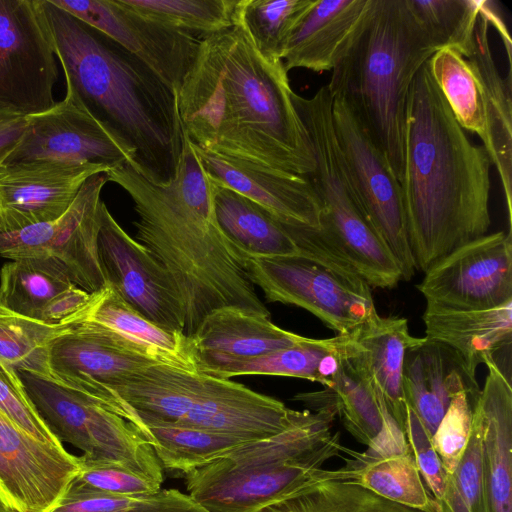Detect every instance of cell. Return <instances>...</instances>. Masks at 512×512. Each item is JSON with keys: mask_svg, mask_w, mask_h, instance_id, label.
Wrapping results in <instances>:
<instances>
[{"mask_svg": "<svg viewBox=\"0 0 512 512\" xmlns=\"http://www.w3.org/2000/svg\"><path fill=\"white\" fill-rule=\"evenodd\" d=\"M282 60L263 57L242 25L200 37L178 91L185 136L211 153L297 175L315 167Z\"/></svg>", "mask_w": 512, "mask_h": 512, "instance_id": "1", "label": "cell"}, {"mask_svg": "<svg viewBox=\"0 0 512 512\" xmlns=\"http://www.w3.org/2000/svg\"><path fill=\"white\" fill-rule=\"evenodd\" d=\"M491 166L455 120L427 61L408 92L399 179L416 270L488 234Z\"/></svg>", "mask_w": 512, "mask_h": 512, "instance_id": "2", "label": "cell"}, {"mask_svg": "<svg viewBox=\"0 0 512 512\" xmlns=\"http://www.w3.org/2000/svg\"><path fill=\"white\" fill-rule=\"evenodd\" d=\"M38 3L66 92L114 138L136 172L170 184L185 142L177 92L99 30L51 0Z\"/></svg>", "mask_w": 512, "mask_h": 512, "instance_id": "3", "label": "cell"}, {"mask_svg": "<svg viewBox=\"0 0 512 512\" xmlns=\"http://www.w3.org/2000/svg\"><path fill=\"white\" fill-rule=\"evenodd\" d=\"M106 174L133 200L135 239L172 280L183 305L186 336L223 307L270 316L244 270V255L218 225L212 187L156 185L127 162Z\"/></svg>", "mask_w": 512, "mask_h": 512, "instance_id": "4", "label": "cell"}, {"mask_svg": "<svg viewBox=\"0 0 512 512\" xmlns=\"http://www.w3.org/2000/svg\"><path fill=\"white\" fill-rule=\"evenodd\" d=\"M333 404L300 411L285 430L249 441L188 473L189 496L208 512H259L303 487L323 480H348L344 467L323 464L344 446L332 433Z\"/></svg>", "mask_w": 512, "mask_h": 512, "instance_id": "5", "label": "cell"}, {"mask_svg": "<svg viewBox=\"0 0 512 512\" xmlns=\"http://www.w3.org/2000/svg\"><path fill=\"white\" fill-rule=\"evenodd\" d=\"M436 51L405 0H374L326 85L333 98L344 101L398 180L410 85Z\"/></svg>", "mask_w": 512, "mask_h": 512, "instance_id": "6", "label": "cell"}, {"mask_svg": "<svg viewBox=\"0 0 512 512\" xmlns=\"http://www.w3.org/2000/svg\"><path fill=\"white\" fill-rule=\"evenodd\" d=\"M111 391L133 408L142 423L164 422L250 440L285 430L300 412L241 383L165 364L131 374Z\"/></svg>", "mask_w": 512, "mask_h": 512, "instance_id": "7", "label": "cell"}, {"mask_svg": "<svg viewBox=\"0 0 512 512\" xmlns=\"http://www.w3.org/2000/svg\"><path fill=\"white\" fill-rule=\"evenodd\" d=\"M294 107L307 130L314 160L305 177L321 207L313 238L350 266L370 287L393 288L402 275L398 262L364 217L347 177L332 124L327 86L309 98L293 92Z\"/></svg>", "mask_w": 512, "mask_h": 512, "instance_id": "8", "label": "cell"}, {"mask_svg": "<svg viewBox=\"0 0 512 512\" xmlns=\"http://www.w3.org/2000/svg\"><path fill=\"white\" fill-rule=\"evenodd\" d=\"M300 253L244 255V270L269 302L303 308L327 327L346 334L376 309L370 286L347 264L324 249L309 227L290 226Z\"/></svg>", "mask_w": 512, "mask_h": 512, "instance_id": "9", "label": "cell"}, {"mask_svg": "<svg viewBox=\"0 0 512 512\" xmlns=\"http://www.w3.org/2000/svg\"><path fill=\"white\" fill-rule=\"evenodd\" d=\"M38 415L58 439L88 461L112 462L163 483V469L147 437L131 422L53 379L17 370Z\"/></svg>", "mask_w": 512, "mask_h": 512, "instance_id": "10", "label": "cell"}, {"mask_svg": "<svg viewBox=\"0 0 512 512\" xmlns=\"http://www.w3.org/2000/svg\"><path fill=\"white\" fill-rule=\"evenodd\" d=\"M331 114L337 145L360 209L398 262L402 280L408 281L416 265L400 182L344 101L332 97Z\"/></svg>", "mask_w": 512, "mask_h": 512, "instance_id": "11", "label": "cell"}, {"mask_svg": "<svg viewBox=\"0 0 512 512\" xmlns=\"http://www.w3.org/2000/svg\"><path fill=\"white\" fill-rule=\"evenodd\" d=\"M160 364L104 326L83 321L57 337L48 355L50 378L134 424L137 413L111 388L129 375Z\"/></svg>", "mask_w": 512, "mask_h": 512, "instance_id": "12", "label": "cell"}, {"mask_svg": "<svg viewBox=\"0 0 512 512\" xmlns=\"http://www.w3.org/2000/svg\"><path fill=\"white\" fill-rule=\"evenodd\" d=\"M108 182L106 172L90 176L73 203L59 218L0 232V256L9 260L54 257L61 261L75 285L95 293L106 286L98 257L101 224V191Z\"/></svg>", "mask_w": 512, "mask_h": 512, "instance_id": "13", "label": "cell"}, {"mask_svg": "<svg viewBox=\"0 0 512 512\" xmlns=\"http://www.w3.org/2000/svg\"><path fill=\"white\" fill-rule=\"evenodd\" d=\"M57 79L38 0H0V108L26 116L49 110Z\"/></svg>", "mask_w": 512, "mask_h": 512, "instance_id": "14", "label": "cell"}, {"mask_svg": "<svg viewBox=\"0 0 512 512\" xmlns=\"http://www.w3.org/2000/svg\"><path fill=\"white\" fill-rule=\"evenodd\" d=\"M417 289L426 306L486 310L512 302L511 231L486 234L435 262Z\"/></svg>", "mask_w": 512, "mask_h": 512, "instance_id": "15", "label": "cell"}, {"mask_svg": "<svg viewBox=\"0 0 512 512\" xmlns=\"http://www.w3.org/2000/svg\"><path fill=\"white\" fill-rule=\"evenodd\" d=\"M98 257L106 284L164 330L184 333L183 305L172 280L154 256L101 209Z\"/></svg>", "mask_w": 512, "mask_h": 512, "instance_id": "16", "label": "cell"}, {"mask_svg": "<svg viewBox=\"0 0 512 512\" xmlns=\"http://www.w3.org/2000/svg\"><path fill=\"white\" fill-rule=\"evenodd\" d=\"M148 65L177 94L200 37L148 19L121 0H51Z\"/></svg>", "mask_w": 512, "mask_h": 512, "instance_id": "17", "label": "cell"}, {"mask_svg": "<svg viewBox=\"0 0 512 512\" xmlns=\"http://www.w3.org/2000/svg\"><path fill=\"white\" fill-rule=\"evenodd\" d=\"M78 457L42 442L0 411V504L11 512H48L79 472Z\"/></svg>", "mask_w": 512, "mask_h": 512, "instance_id": "18", "label": "cell"}, {"mask_svg": "<svg viewBox=\"0 0 512 512\" xmlns=\"http://www.w3.org/2000/svg\"><path fill=\"white\" fill-rule=\"evenodd\" d=\"M109 168L94 163L27 160L0 166V232L63 215L85 181Z\"/></svg>", "mask_w": 512, "mask_h": 512, "instance_id": "19", "label": "cell"}, {"mask_svg": "<svg viewBox=\"0 0 512 512\" xmlns=\"http://www.w3.org/2000/svg\"><path fill=\"white\" fill-rule=\"evenodd\" d=\"M28 120L4 163L49 160L100 164L109 170L128 163L120 145L68 92L62 101Z\"/></svg>", "mask_w": 512, "mask_h": 512, "instance_id": "20", "label": "cell"}, {"mask_svg": "<svg viewBox=\"0 0 512 512\" xmlns=\"http://www.w3.org/2000/svg\"><path fill=\"white\" fill-rule=\"evenodd\" d=\"M335 339L340 353L377 389L405 433L404 357L422 338L410 334L405 318L382 317L375 309L362 323Z\"/></svg>", "mask_w": 512, "mask_h": 512, "instance_id": "21", "label": "cell"}, {"mask_svg": "<svg viewBox=\"0 0 512 512\" xmlns=\"http://www.w3.org/2000/svg\"><path fill=\"white\" fill-rule=\"evenodd\" d=\"M192 146L213 182L254 201L285 223L319 228L320 203L305 176Z\"/></svg>", "mask_w": 512, "mask_h": 512, "instance_id": "22", "label": "cell"}, {"mask_svg": "<svg viewBox=\"0 0 512 512\" xmlns=\"http://www.w3.org/2000/svg\"><path fill=\"white\" fill-rule=\"evenodd\" d=\"M187 337L197 372L291 347L307 338L278 327L269 315L233 306L209 313Z\"/></svg>", "mask_w": 512, "mask_h": 512, "instance_id": "23", "label": "cell"}, {"mask_svg": "<svg viewBox=\"0 0 512 512\" xmlns=\"http://www.w3.org/2000/svg\"><path fill=\"white\" fill-rule=\"evenodd\" d=\"M403 387L407 405L431 436L458 393L467 392L478 399L481 390L454 350L426 337L405 354Z\"/></svg>", "mask_w": 512, "mask_h": 512, "instance_id": "24", "label": "cell"}, {"mask_svg": "<svg viewBox=\"0 0 512 512\" xmlns=\"http://www.w3.org/2000/svg\"><path fill=\"white\" fill-rule=\"evenodd\" d=\"M374 0H315L292 32L283 57L288 72L332 71L365 23Z\"/></svg>", "mask_w": 512, "mask_h": 512, "instance_id": "25", "label": "cell"}, {"mask_svg": "<svg viewBox=\"0 0 512 512\" xmlns=\"http://www.w3.org/2000/svg\"><path fill=\"white\" fill-rule=\"evenodd\" d=\"M483 388L473 408L482 440L488 512H512V386L496 359L488 360Z\"/></svg>", "mask_w": 512, "mask_h": 512, "instance_id": "26", "label": "cell"}, {"mask_svg": "<svg viewBox=\"0 0 512 512\" xmlns=\"http://www.w3.org/2000/svg\"><path fill=\"white\" fill-rule=\"evenodd\" d=\"M489 28L487 20L479 14L473 48L466 59L482 89L488 129V139L483 147L497 170L511 225L512 77L511 69L506 78L499 72L490 47Z\"/></svg>", "mask_w": 512, "mask_h": 512, "instance_id": "27", "label": "cell"}, {"mask_svg": "<svg viewBox=\"0 0 512 512\" xmlns=\"http://www.w3.org/2000/svg\"><path fill=\"white\" fill-rule=\"evenodd\" d=\"M426 338L454 350L472 374L479 364L511 346L512 302L486 310H448L426 306Z\"/></svg>", "mask_w": 512, "mask_h": 512, "instance_id": "28", "label": "cell"}, {"mask_svg": "<svg viewBox=\"0 0 512 512\" xmlns=\"http://www.w3.org/2000/svg\"><path fill=\"white\" fill-rule=\"evenodd\" d=\"M83 321L104 326L160 364L196 371L184 333L169 332L152 323L107 284L95 292Z\"/></svg>", "mask_w": 512, "mask_h": 512, "instance_id": "29", "label": "cell"}, {"mask_svg": "<svg viewBox=\"0 0 512 512\" xmlns=\"http://www.w3.org/2000/svg\"><path fill=\"white\" fill-rule=\"evenodd\" d=\"M339 354V367L331 384L322 391L299 393L293 400L311 409L323 403L333 404L344 427L357 441L370 446L392 415L371 382L340 351Z\"/></svg>", "mask_w": 512, "mask_h": 512, "instance_id": "30", "label": "cell"}, {"mask_svg": "<svg viewBox=\"0 0 512 512\" xmlns=\"http://www.w3.org/2000/svg\"><path fill=\"white\" fill-rule=\"evenodd\" d=\"M211 182L218 225L243 255L300 253L281 220L236 191L212 180Z\"/></svg>", "mask_w": 512, "mask_h": 512, "instance_id": "31", "label": "cell"}, {"mask_svg": "<svg viewBox=\"0 0 512 512\" xmlns=\"http://www.w3.org/2000/svg\"><path fill=\"white\" fill-rule=\"evenodd\" d=\"M340 363L335 337L306 338L294 346L248 359L231 360L205 368L200 373L229 379L240 375H272L295 377L331 384Z\"/></svg>", "mask_w": 512, "mask_h": 512, "instance_id": "32", "label": "cell"}, {"mask_svg": "<svg viewBox=\"0 0 512 512\" xmlns=\"http://www.w3.org/2000/svg\"><path fill=\"white\" fill-rule=\"evenodd\" d=\"M349 480L397 504L420 511L437 512L438 504L426 487L411 449L403 453L370 457L344 447Z\"/></svg>", "mask_w": 512, "mask_h": 512, "instance_id": "33", "label": "cell"}, {"mask_svg": "<svg viewBox=\"0 0 512 512\" xmlns=\"http://www.w3.org/2000/svg\"><path fill=\"white\" fill-rule=\"evenodd\" d=\"M75 285L66 266L54 257L11 260L0 272V303L10 311L39 321L43 310Z\"/></svg>", "mask_w": 512, "mask_h": 512, "instance_id": "34", "label": "cell"}, {"mask_svg": "<svg viewBox=\"0 0 512 512\" xmlns=\"http://www.w3.org/2000/svg\"><path fill=\"white\" fill-rule=\"evenodd\" d=\"M143 424L162 469L181 477L253 441L234 434L164 422Z\"/></svg>", "mask_w": 512, "mask_h": 512, "instance_id": "35", "label": "cell"}, {"mask_svg": "<svg viewBox=\"0 0 512 512\" xmlns=\"http://www.w3.org/2000/svg\"><path fill=\"white\" fill-rule=\"evenodd\" d=\"M428 67L457 123L480 137L484 146L488 129L483 93L467 59L452 48H442L430 57Z\"/></svg>", "mask_w": 512, "mask_h": 512, "instance_id": "36", "label": "cell"}, {"mask_svg": "<svg viewBox=\"0 0 512 512\" xmlns=\"http://www.w3.org/2000/svg\"><path fill=\"white\" fill-rule=\"evenodd\" d=\"M259 512H420L389 501L351 480L311 483Z\"/></svg>", "mask_w": 512, "mask_h": 512, "instance_id": "37", "label": "cell"}, {"mask_svg": "<svg viewBox=\"0 0 512 512\" xmlns=\"http://www.w3.org/2000/svg\"><path fill=\"white\" fill-rule=\"evenodd\" d=\"M315 0H238L235 22L246 30L257 51L282 60L287 42Z\"/></svg>", "mask_w": 512, "mask_h": 512, "instance_id": "38", "label": "cell"}, {"mask_svg": "<svg viewBox=\"0 0 512 512\" xmlns=\"http://www.w3.org/2000/svg\"><path fill=\"white\" fill-rule=\"evenodd\" d=\"M75 324L43 323L14 313L0 303V361L16 371H29L50 378V346Z\"/></svg>", "mask_w": 512, "mask_h": 512, "instance_id": "39", "label": "cell"}, {"mask_svg": "<svg viewBox=\"0 0 512 512\" xmlns=\"http://www.w3.org/2000/svg\"><path fill=\"white\" fill-rule=\"evenodd\" d=\"M433 46L452 48L464 58L471 53L481 0H405Z\"/></svg>", "mask_w": 512, "mask_h": 512, "instance_id": "40", "label": "cell"}, {"mask_svg": "<svg viewBox=\"0 0 512 512\" xmlns=\"http://www.w3.org/2000/svg\"><path fill=\"white\" fill-rule=\"evenodd\" d=\"M121 1L148 19L196 36L197 34L209 35L233 26L238 2V0Z\"/></svg>", "mask_w": 512, "mask_h": 512, "instance_id": "41", "label": "cell"}, {"mask_svg": "<svg viewBox=\"0 0 512 512\" xmlns=\"http://www.w3.org/2000/svg\"><path fill=\"white\" fill-rule=\"evenodd\" d=\"M437 504V512H488L482 467L481 430L474 415L466 450L455 471L447 474L445 492Z\"/></svg>", "mask_w": 512, "mask_h": 512, "instance_id": "42", "label": "cell"}, {"mask_svg": "<svg viewBox=\"0 0 512 512\" xmlns=\"http://www.w3.org/2000/svg\"><path fill=\"white\" fill-rule=\"evenodd\" d=\"M79 460V472L68 487L87 492L140 497L161 490L162 482L112 462Z\"/></svg>", "mask_w": 512, "mask_h": 512, "instance_id": "43", "label": "cell"}, {"mask_svg": "<svg viewBox=\"0 0 512 512\" xmlns=\"http://www.w3.org/2000/svg\"><path fill=\"white\" fill-rule=\"evenodd\" d=\"M476 401L467 392L458 393L431 437L447 474L455 471L468 445Z\"/></svg>", "mask_w": 512, "mask_h": 512, "instance_id": "44", "label": "cell"}, {"mask_svg": "<svg viewBox=\"0 0 512 512\" xmlns=\"http://www.w3.org/2000/svg\"><path fill=\"white\" fill-rule=\"evenodd\" d=\"M0 411L34 438L53 445L62 443L44 424L30 401L17 371L0 361Z\"/></svg>", "mask_w": 512, "mask_h": 512, "instance_id": "45", "label": "cell"}, {"mask_svg": "<svg viewBox=\"0 0 512 512\" xmlns=\"http://www.w3.org/2000/svg\"><path fill=\"white\" fill-rule=\"evenodd\" d=\"M174 491L161 489L151 495L124 497L80 491L67 486L48 512H141L163 503Z\"/></svg>", "mask_w": 512, "mask_h": 512, "instance_id": "46", "label": "cell"}, {"mask_svg": "<svg viewBox=\"0 0 512 512\" xmlns=\"http://www.w3.org/2000/svg\"><path fill=\"white\" fill-rule=\"evenodd\" d=\"M405 437L426 487L434 499L439 501L445 492L447 473L432 444V436L408 405Z\"/></svg>", "mask_w": 512, "mask_h": 512, "instance_id": "47", "label": "cell"}, {"mask_svg": "<svg viewBox=\"0 0 512 512\" xmlns=\"http://www.w3.org/2000/svg\"><path fill=\"white\" fill-rule=\"evenodd\" d=\"M28 122V116L0 108V166L21 140Z\"/></svg>", "mask_w": 512, "mask_h": 512, "instance_id": "48", "label": "cell"}, {"mask_svg": "<svg viewBox=\"0 0 512 512\" xmlns=\"http://www.w3.org/2000/svg\"><path fill=\"white\" fill-rule=\"evenodd\" d=\"M480 15L487 20L490 26H493L497 30L506 49L508 65L511 67V38L496 4L492 1L481 0Z\"/></svg>", "mask_w": 512, "mask_h": 512, "instance_id": "49", "label": "cell"}, {"mask_svg": "<svg viewBox=\"0 0 512 512\" xmlns=\"http://www.w3.org/2000/svg\"><path fill=\"white\" fill-rule=\"evenodd\" d=\"M141 512H208L189 495L175 490L163 503Z\"/></svg>", "mask_w": 512, "mask_h": 512, "instance_id": "50", "label": "cell"}, {"mask_svg": "<svg viewBox=\"0 0 512 512\" xmlns=\"http://www.w3.org/2000/svg\"><path fill=\"white\" fill-rule=\"evenodd\" d=\"M0 512H11L10 510H8L5 506H3L2 504H0Z\"/></svg>", "mask_w": 512, "mask_h": 512, "instance_id": "51", "label": "cell"}, {"mask_svg": "<svg viewBox=\"0 0 512 512\" xmlns=\"http://www.w3.org/2000/svg\"><path fill=\"white\" fill-rule=\"evenodd\" d=\"M0 218H1V204H0Z\"/></svg>", "mask_w": 512, "mask_h": 512, "instance_id": "52", "label": "cell"}]
</instances>
